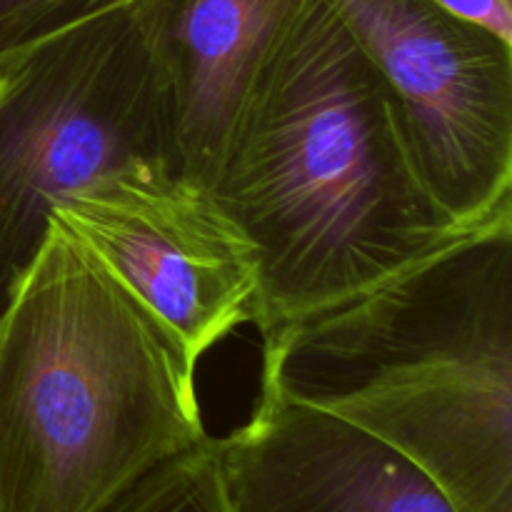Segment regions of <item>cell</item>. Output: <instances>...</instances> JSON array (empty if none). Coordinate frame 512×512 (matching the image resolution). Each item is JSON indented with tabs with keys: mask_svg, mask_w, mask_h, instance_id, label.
I'll list each match as a JSON object with an SVG mask.
<instances>
[{
	"mask_svg": "<svg viewBox=\"0 0 512 512\" xmlns=\"http://www.w3.org/2000/svg\"><path fill=\"white\" fill-rule=\"evenodd\" d=\"M260 258V343L453 245L393 90L325 0L275 40L208 185Z\"/></svg>",
	"mask_w": 512,
	"mask_h": 512,
	"instance_id": "obj_1",
	"label": "cell"
},
{
	"mask_svg": "<svg viewBox=\"0 0 512 512\" xmlns=\"http://www.w3.org/2000/svg\"><path fill=\"white\" fill-rule=\"evenodd\" d=\"M260 385L398 450L455 512H512V218L280 333Z\"/></svg>",
	"mask_w": 512,
	"mask_h": 512,
	"instance_id": "obj_2",
	"label": "cell"
},
{
	"mask_svg": "<svg viewBox=\"0 0 512 512\" xmlns=\"http://www.w3.org/2000/svg\"><path fill=\"white\" fill-rule=\"evenodd\" d=\"M195 373L50 218L0 318V512H100L203 443Z\"/></svg>",
	"mask_w": 512,
	"mask_h": 512,
	"instance_id": "obj_3",
	"label": "cell"
},
{
	"mask_svg": "<svg viewBox=\"0 0 512 512\" xmlns=\"http://www.w3.org/2000/svg\"><path fill=\"white\" fill-rule=\"evenodd\" d=\"M138 3L33 45L0 73V318L60 198L125 170L180 175L173 103Z\"/></svg>",
	"mask_w": 512,
	"mask_h": 512,
	"instance_id": "obj_4",
	"label": "cell"
},
{
	"mask_svg": "<svg viewBox=\"0 0 512 512\" xmlns=\"http://www.w3.org/2000/svg\"><path fill=\"white\" fill-rule=\"evenodd\" d=\"M400 105L415 160L463 230L512 218V43L433 0H325Z\"/></svg>",
	"mask_w": 512,
	"mask_h": 512,
	"instance_id": "obj_5",
	"label": "cell"
},
{
	"mask_svg": "<svg viewBox=\"0 0 512 512\" xmlns=\"http://www.w3.org/2000/svg\"><path fill=\"white\" fill-rule=\"evenodd\" d=\"M50 218L153 315L193 370L253 318V240L178 173L108 175L60 198Z\"/></svg>",
	"mask_w": 512,
	"mask_h": 512,
	"instance_id": "obj_6",
	"label": "cell"
},
{
	"mask_svg": "<svg viewBox=\"0 0 512 512\" xmlns=\"http://www.w3.org/2000/svg\"><path fill=\"white\" fill-rule=\"evenodd\" d=\"M253 413L215 438L230 512H455L408 458L365 430L260 385Z\"/></svg>",
	"mask_w": 512,
	"mask_h": 512,
	"instance_id": "obj_7",
	"label": "cell"
},
{
	"mask_svg": "<svg viewBox=\"0 0 512 512\" xmlns=\"http://www.w3.org/2000/svg\"><path fill=\"white\" fill-rule=\"evenodd\" d=\"M303 0H140L173 103L180 178L208 190L248 95Z\"/></svg>",
	"mask_w": 512,
	"mask_h": 512,
	"instance_id": "obj_8",
	"label": "cell"
},
{
	"mask_svg": "<svg viewBox=\"0 0 512 512\" xmlns=\"http://www.w3.org/2000/svg\"><path fill=\"white\" fill-rule=\"evenodd\" d=\"M100 512H230L215 438L160 463Z\"/></svg>",
	"mask_w": 512,
	"mask_h": 512,
	"instance_id": "obj_9",
	"label": "cell"
},
{
	"mask_svg": "<svg viewBox=\"0 0 512 512\" xmlns=\"http://www.w3.org/2000/svg\"><path fill=\"white\" fill-rule=\"evenodd\" d=\"M138 0H0V73L33 45Z\"/></svg>",
	"mask_w": 512,
	"mask_h": 512,
	"instance_id": "obj_10",
	"label": "cell"
},
{
	"mask_svg": "<svg viewBox=\"0 0 512 512\" xmlns=\"http://www.w3.org/2000/svg\"><path fill=\"white\" fill-rule=\"evenodd\" d=\"M433 3L512 43V0H433Z\"/></svg>",
	"mask_w": 512,
	"mask_h": 512,
	"instance_id": "obj_11",
	"label": "cell"
}]
</instances>
